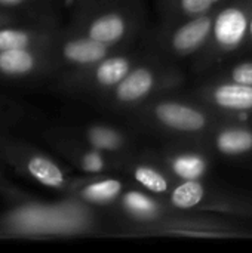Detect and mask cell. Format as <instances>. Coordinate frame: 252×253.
<instances>
[{"mask_svg": "<svg viewBox=\"0 0 252 253\" xmlns=\"http://www.w3.org/2000/svg\"><path fill=\"white\" fill-rule=\"evenodd\" d=\"M135 65V56L113 52L89 68L68 73L65 83L77 90L110 93Z\"/></svg>", "mask_w": 252, "mask_h": 253, "instance_id": "7", "label": "cell"}, {"mask_svg": "<svg viewBox=\"0 0 252 253\" xmlns=\"http://www.w3.org/2000/svg\"><path fill=\"white\" fill-rule=\"evenodd\" d=\"M146 190H128L119 199L120 211L135 224L151 228L169 216V208L165 206L156 194H147Z\"/></svg>", "mask_w": 252, "mask_h": 253, "instance_id": "12", "label": "cell"}, {"mask_svg": "<svg viewBox=\"0 0 252 253\" xmlns=\"http://www.w3.org/2000/svg\"><path fill=\"white\" fill-rule=\"evenodd\" d=\"M131 175L134 181L140 187H143V190L156 196H168L174 187L172 178L168 170L163 172L162 169L147 163H138L131 168Z\"/></svg>", "mask_w": 252, "mask_h": 253, "instance_id": "21", "label": "cell"}, {"mask_svg": "<svg viewBox=\"0 0 252 253\" xmlns=\"http://www.w3.org/2000/svg\"><path fill=\"white\" fill-rule=\"evenodd\" d=\"M206 199H208V190L202 182V179L178 181V184H175L168 194L169 208L180 212L203 209Z\"/></svg>", "mask_w": 252, "mask_h": 253, "instance_id": "20", "label": "cell"}, {"mask_svg": "<svg viewBox=\"0 0 252 253\" xmlns=\"http://www.w3.org/2000/svg\"><path fill=\"white\" fill-rule=\"evenodd\" d=\"M181 82V74L154 64H137L128 76L110 92L119 107H137L154 95L168 90Z\"/></svg>", "mask_w": 252, "mask_h": 253, "instance_id": "3", "label": "cell"}, {"mask_svg": "<svg viewBox=\"0 0 252 253\" xmlns=\"http://www.w3.org/2000/svg\"><path fill=\"white\" fill-rule=\"evenodd\" d=\"M0 218V231L16 236L77 234L94 225L89 205L73 197L64 203H36L30 197Z\"/></svg>", "mask_w": 252, "mask_h": 253, "instance_id": "1", "label": "cell"}, {"mask_svg": "<svg viewBox=\"0 0 252 253\" xmlns=\"http://www.w3.org/2000/svg\"><path fill=\"white\" fill-rule=\"evenodd\" d=\"M223 0H165L169 21L178 22L214 12Z\"/></svg>", "mask_w": 252, "mask_h": 253, "instance_id": "22", "label": "cell"}, {"mask_svg": "<svg viewBox=\"0 0 252 253\" xmlns=\"http://www.w3.org/2000/svg\"><path fill=\"white\" fill-rule=\"evenodd\" d=\"M125 185L117 178H89L76 179L70 196L89 206H107L120 199Z\"/></svg>", "mask_w": 252, "mask_h": 253, "instance_id": "15", "label": "cell"}, {"mask_svg": "<svg viewBox=\"0 0 252 253\" xmlns=\"http://www.w3.org/2000/svg\"><path fill=\"white\" fill-rule=\"evenodd\" d=\"M134 30V18L126 10L105 9L91 12L79 18L71 31L85 34L100 43L116 47L123 43Z\"/></svg>", "mask_w": 252, "mask_h": 253, "instance_id": "8", "label": "cell"}, {"mask_svg": "<svg viewBox=\"0 0 252 253\" xmlns=\"http://www.w3.org/2000/svg\"><path fill=\"white\" fill-rule=\"evenodd\" d=\"M212 147L223 156H244L252 151V129L230 125L218 129L212 136Z\"/></svg>", "mask_w": 252, "mask_h": 253, "instance_id": "19", "label": "cell"}, {"mask_svg": "<svg viewBox=\"0 0 252 253\" xmlns=\"http://www.w3.org/2000/svg\"><path fill=\"white\" fill-rule=\"evenodd\" d=\"M248 42L252 43V10H251V18H250V30H248Z\"/></svg>", "mask_w": 252, "mask_h": 253, "instance_id": "28", "label": "cell"}, {"mask_svg": "<svg viewBox=\"0 0 252 253\" xmlns=\"http://www.w3.org/2000/svg\"><path fill=\"white\" fill-rule=\"evenodd\" d=\"M56 30L43 24L12 22L0 25V52L12 49L49 47L56 36Z\"/></svg>", "mask_w": 252, "mask_h": 253, "instance_id": "13", "label": "cell"}, {"mask_svg": "<svg viewBox=\"0 0 252 253\" xmlns=\"http://www.w3.org/2000/svg\"><path fill=\"white\" fill-rule=\"evenodd\" d=\"M37 1L40 0H0V9L19 13L25 9H31V6L36 4Z\"/></svg>", "mask_w": 252, "mask_h": 253, "instance_id": "26", "label": "cell"}, {"mask_svg": "<svg viewBox=\"0 0 252 253\" xmlns=\"http://www.w3.org/2000/svg\"><path fill=\"white\" fill-rule=\"evenodd\" d=\"M149 230H157L160 233H169V234H178V236H189V237H232L238 236L236 233H232L229 227L211 222L206 219H186V218H166L157 225L149 228Z\"/></svg>", "mask_w": 252, "mask_h": 253, "instance_id": "16", "label": "cell"}, {"mask_svg": "<svg viewBox=\"0 0 252 253\" xmlns=\"http://www.w3.org/2000/svg\"><path fill=\"white\" fill-rule=\"evenodd\" d=\"M55 70L48 47L12 49L0 52V79L27 80Z\"/></svg>", "mask_w": 252, "mask_h": 253, "instance_id": "10", "label": "cell"}, {"mask_svg": "<svg viewBox=\"0 0 252 253\" xmlns=\"http://www.w3.org/2000/svg\"><path fill=\"white\" fill-rule=\"evenodd\" d=\"M0 194L7 197L12 202H19L27 199L25 193H22L21 190H18L16 187H13L12 184H9V181L0 173Z\"/></svg>", "mask_w": 252, "mask_h": 253, "instance_id": "25", "label": "cell"}, {"mask_svg": "<svg viewBox=\"0 0 252 253\" xmlns=\"http://www.w3.org/2000/svg\"><path fill=\"white\" fill-rule=\"evenodd\" d=\"M252 0H232L214 12L212 33L208 49L214 55H229L248 42Z\"/></svg>", "mask_w": 252, "mask_h": 253, "instance_id": "4", "label": "cell"}, {"mask_svg": "<svg viewBox=\"0 0 252 253\" xmlns=\"http://www.w3.org/2000/svg\"><path fill=\"white\" fill-rule=\"evenodd\" d=\"M55 145L79 170L85 172L86 175L98 176L111 170L113 168L110 154L95 150L88 144H85L83 141L74 142L59 138L55 141Z\"/></svg>", "mask_w": 252, "mask_h": 253, "instance_id": "14", "label": "cell"}, {"mask_svg": "<svg viewBox=\"0 0 252 253\" xmlns=\"http://www.w3.org/2000/svg\"><path fill=\"white\" fill-rule=\"evenodd\" d=\"M48 49L55 70L64 68L68 73L89 68L114 52V47L76 31L67 34L56 33Z\"/></svg>", "mask_w": 252, "mask_h": 253, "instance_id": "6", "label": "cell"}, {"mask_svg": "<svg viewBox=\"0 0 252 253\" xmlns=\"http://www.w3.org/2000/svg\"><path fill=\"white\" fill-rule=\"evenodd\" d=\"M146 114L159 127L175 133L198 135L214 126V117L206 110L184 101H151L146 107Z\"/></svg>", "mask_w": 252, "mask_h": 253, "instance_id": "5", "label": "cell"}, {"mask_svg": "<svg viewBox=\"0 0 252 253\" xmlns=\"http://www.w3.org/2000/svg\"><path fill=\"white\" fill-rule=\"evenodd\" d=\"M205 104L227 114H252V86L227 79L214 82L201 90Z\"/></svg>", "mask_w": 252, "mask_h": 253, "instance_id": "11", "label": "cell"}, {"mask_svg": "<svg viewBox=\"0 0 252 253\" xmlns=\"http://www.w3.org/2000/svg\"><path fill=\"white\" fill-rule=\"evenodd\" d=\"M0 156L16 169V172L50 190L70 194L76 182V179H71L53 159L4 135H0Z\"/></svg>", "mask_w": 252, "mask_h": 253, "instance_id": "2", "label": "cell"}, {"mask_svg": "<svg viewBox=\"0 0 252 253\" xmlns=\"http://www.w3.org/2000/svg\"><path fill=\"white\" fill-rule=\"evenodd\" d=\"M22 116V110L18 104L7 101L6 98H0V126H7Z\"/></svg>", "mask_w": 252, "mask_h": 253, "instance_id": "24", "label": "cell"}, {"mask_svg": "<svg viewBox=\"0 0 252 253\" xmlns=\"http://www.w3.org/2000/svg\"><path fill=\"white\" fill-rule=\"evenodd\" d=\"M214 12L174 22L163 36L165 49L178 58L192 56L205 49L212 33Z\"/></svg>", "mask_w": 252, "mask_h": 253, "instance_id": "9", "label": "cell"}, {"mask_svg": "<svg viewBox=\"0 0 252 253\" xmlns=\"http://www.w3.org/2000/svg\"><path fill=\"white\" fill-rule=\"evenodd\" d=\"M80 138L89 147L100 150L105 154H119L126 150L128 138L126 135L108 125H88L82 129Z\"/></svg>", "mask_w": 252, "mask_h": 253, "instance_id": "18", "label": "cell"}, {"mask_svg": "<svg viewBox=\"0 0 252 253\" xmlns=\"http://www.w3.org/2000/svg\"><path fill=\"white\" fill-rule=\"evenodd\" d=\"M25 16H22L18 12H9V10H1L0 9V25L4 24H12V22H24Z\"/></svg>", "mask_w": 252, "mask_h": 253, "instance_id": "27", "label": "cell"}, {"mask_svg": "<svg viewBox=\"0 0 252 253\" xmlns=\"http://www.w3.org/2000/svg\"><path fill=\"white\" fill-rule=\"evenodd\" d=\"M166 169L177 181H195L203 179L208 173V157L196 151H180L169 154L165 159Z\"/></svg>", "mask_w": 252, "mask_h": 253, "instance_id": "17", "label": "cell"}, {"mask_svg": "<svg viewBox=\"0 0 252 253\" xmlns=\"http://www.w3.org/2000/svg\"><path fill=\"white\" fill-rule=\"evenodd\" d=\"M224 79L252 86V61L238 62L236 65H233L229 70V73L224 76Z\"/></svg>", "mask_w": 252, "mask_h": 253, "instance_id": "23", "label": "cell"}]
</instances>
